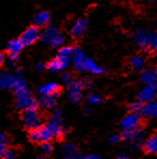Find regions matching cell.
<instances>
[{
    "label": "cell",
    "instance_id": "1",
    "mask_svg": "<svg viewBox=\"0 0 157 159\" xmlns=\"http://www.w3.org/2000/svg\"><path fill=\"white\" fill-rule=\"evenodd\" d=\"M22 120L25 127L29 130H35L41 127V116L37 109H29L23 112Z\"/></svg>",
    "mask_w": 157,
    "mask_h": 159
},
{
    "label": "cell",
    "instance_id": "2",
    "mask_svg": "<svg viewBox=\"0 0 157 159\" xmlns=\"http://www.w3.org/2000/svg\"><path fill=\"white\" fill-rule=\"evenodd\" d=\"M48 128L52 130L54 137H62L65 133V129L62 127V112L56 110L51 114L50 118L46 124Z\"/></svg>",
    "mask_w": 157,
    "mask_h": 159
},
{
    "label": "cell",
    "instance_id": "3",
    "mask_svg": "<svg viewBox=\"0 0 157 159\" xmlns=\"http://www.w3.org/2000/svg\"><path fill=\"white\" fill-rule=\"evenodd\" d=\"M15 104L20 110L26 111L29 109H36L37 102L29 92H25L20 93V95H16Z\"/></svg>",
    "mask_w": 157,
    "mask_h": 159
},
{
    "label": "cell",
    "instance_id": "4",
    "mask_svg": "<svg viewBox=\"0 0 157 159\" xmlns=\"http://www.w3.org/2000/svg\"><path fill=\"white\" fill-rule=\"evenodd\" d=\"M83 85L81 81L73 80L69 85L67 86V96L71 102H80L82 99V92H83Z\"/></svg>",
    "mask_w": 157,
    "mask_h": 159
},
{
    "label": "cell",
    "instance_id": "5",
    "mask_svg": "<svg viewBox=\"0 0 157 159\" xmlns=\"http://www.w3.org/2000/svg\"><path fill=\"white\" fill-rule=\"evenodd\" d=\"M39 38H40V31L38 27L31 26V27H28L23 32L20 38V41L22 42L23 46H29L31 44H34Z\"/></svg>",
    "mask_w": 157,
    "mask_h": 159
},
{
    "label": "cell",
    "instance_id": "6",
    "mask_svg": "<svg viewBox=\"0 0 157 159\" xmlns=\"http://www.w3.org/2000/svg\"><path fill=\"white\" fill-rule=\"evenodd\" d=\"M141 123L139 114L129 113L122 119V128L124 131H133L136 129H139V125Z\"/></svg>",
    "mask_w": 157,
    "mask_h": 159
},
{
    "label": "cell",
    "instance_id": "7",
    "mask_svg": "<svg viewBox=\"0 0 157 159\" xmlns=\"http://www.w3.org/2000/svg\"><path fill=\"white\" fill-rule=\"evenodd\" d=\"M23 48V44L20 41V39H15V40H11L10 42L7 45V52H8L9 58L12 62L17 61L18 59V55H20L21 51Z\"/></svg>",
    "mask_w": 157,
    "mask_h": 159
},
{
    "label": "cell",
    "instance_id": "8",
    "mask_svg": "<svg viewBox=\"0 0 157 159\" xmlns=\"http://www.w3.org/2000/svg\"><path fill=\"white\" fill-rule=\"evenodd\" d=\"M124 140L129 141L133 145H140L143 142L144 139V132L140 129H136L133 131H123V135H122Z\"/></svg>",
    "mask_w": 157,
    "mask_h": 159
},
{
    "label": "cell",
    "instance_id": "9",
    "mask_svg": "<svg viewBox=\"0 0 157 159\" xmlns=\"http://www.w3.org/2000/svg\"><path fill=\"white\" fill-rule=\"evenodd\" d=\"M140 78L145 86H151L157 89V72L155 69L143 70Z\"/></svg>",
    "mask_w": 157,
    "mask_h": 159
},
{
    "label": "cell",
    "instance_id": "10",
    "mask_svg": "<svg viewBox=\"0 0 157 159\" xmlns=\"http://www.w3.org/2000/svg\"><path fill=\"white\" fill-rule=\"evenodd\" d=\"M156 97V88L151 87V86H144L138 95V100L142 102L143 104H146L149 102L154 101Z\"/></svg>",
    "mask_w": 157,
    "mask_h": 159
},
{
    "label": "cell",
    "instance_id": "11",
    "mask_svg": "<svg viewBox=\"0 0 157 159\" xmlns=\"http://www.w3.org/2000/svg\"><path fill=\"white\" fill-rule=\"evenodd\" d=\"M78 71H81V72H84V71H87V72H90L93 74H100L104 71V69L102 67L98 66L93 59L90 58H85V60L83 61V64L81 65V67L79 68Z\"/></svg>",
    "mask_w": 157,
    "mask_h": 159
},
{
    "label": "cell",
    "instance_id": "12",
    "mask_svg": "<svg viewBox=\"0 0 157 159\" xmlns=\"http://www.w3.org/2000/svg\"><path fill=\"white\" fill-rule=\"evenodd\" d=\"M87 20L85 18H79L76 22L73 23V25L71 26L70 32H71V36L73 38H80L85 34L86 29H87Z\"/></svg>",
    "mask_w": 157,
    "mask_h": 159
},
{
    "label": "cell",
    "instance_id": "13",
    "mask_svg": "<svg viewBox=\"0 0 157 159\" xmlns=\"http://www.w3.org/2000/svg\"><path fill=\"white\" fill-rule=\"evenodd\" d=\"M72 50H73V48H72L71 46H62V48H59V51H58L56 59H57L65 68H67L69 61L71 60Z\"/></svg>",
    "mask_w": 157,
    "mask_h": 159
},
{
    "label": "cell",
    "instance_id": "14",
    "mask_svg": "<svg viewBox=\"0 0 157 159\" xmlns=\"http://www.w3.org/2000/svg\"><path fill=\"white\" fill-rule=\"evenodd\" d=\"M149 34L150 32L145 29H138L135 31L133 34V42L137 44L139 48H144L146 50V45H147V39H149Z\"/></svg>",
    "mask_w": 157,
    "mask_h": 159
},
{
    "label": "cell",
    "instance_id": "15",
    "mask_svg": "<svg viewBox=\"0 0 157 159\" xmlns=\"http://www.w3.org/2000/svg\"><path fill=\"white\" fill-rule=\"evenodd\" d=\"M58 34V30L57 28L53 25L51 26H46L43 28L41 32H40V39L43 43H46V44H50L52 42V40L55 38L56 36Z\"/></svg>",
    "mask_w": 157,
    "mask_h": 159
},
{
    "label": "cell",
    "instance_id": "16",
    "mask_svg": "<svg viewBox=\"0 0 157 159\" xmlns=\"http://www.w3.org/2000/svg\"><path fill=\"white\" fill-rule=\"evenodd\" d=\"M9 89L13 90V92L15 93V95H20V93H22L28 92L26 83H25L24 80L22 78H20V76H12Z\"/></svg>",
    "mask_w": 157,
    "mask_h": 159
},
{
    "label": "cell",
    "instance_id": "17",
    "mask_svg": "<svg viewBox=\"0 0 157 159\" xmlns=\"http://www.w3.org/2000/svg\"><path fill=\"white\" fill-rule=\"evenodd\" d=\"M59 86L55 82H48L44 85L40 86L38 92L41 96H51V95H58Z\"/></svg>",
    "mask_w": 157,
    "mask_h": 159
},
{
    "label": "cell",
    "instance_id": "18",
    "mask_svg": "<svg viewBox=\"0 0 157 159\" xmlns=\"http://www.w3.org/2000/svg\"><path fill=\"white\" fill-rule=\"evenodd\" d=\"M141 114L146 118H157V100H154L152 102L143 104V109L141 111Z\"/></svg>",
    "mask_w": 157,
    "mask_h": 159
},
{
    "label": "cell",
    "instance_id": "19",
    "mask_svg": "<svg viewBox=\"0 0 157 159\" xmlns=\"http://www.w3.org/2000/svg\"><path fill=\"white\" fill-rule=\"evenodd\" d=\"M85 58H86V56L83 51H82L81 48H74L73 50H72L71 60H72V64H73L74 68H76V70H79V68L83 64Z\"/></svg>",
    "mask_w": 157,
    "mask_h": 159
},
{
    "label": "cell",
    "instance_id": "20",
    "mask_svg": "<svg viewBox=\"0 0 157 159\" xmlns=\"http://www.w3.org/2000/svg\"><path fill=\"white\" fill-rule=\"evenodd\" d=\"M58 95H51V96H41L39 99L38 104L41 109H52L55 107L56 101H57Z\"/></svg>",
    "mask_w": 157,
    "mask_h": 159
},
{
    "label": "cell",
    "instance_id": "21",
    "mask_svg": "<svg viewBox=\"0 0 157 159\" xmlns=\"http://www.w3.org/2000/svg\"><path fill=\"white\" fill-rule=\"evenodd\" d=\"M50 14L46 11H41L37 13L34 17V24L36 27H46L50 22Z\"/></svg>",
    "mask_w": 157,
    "mask_h": 159
},
{
    "label": "cell",
    "instance_id": "22",
    "mask_svg": "<svg viewBox=\"0 0 157 159\" xmlns=\"http://www.w3.org/2000/svg\"><path fill=\"white\" fill-rule=\"evenodd\" d=\"M145 152L149 154H157V133L149 137L143 143Z\"/></svg>",
    "mask_w": 157,
    "mask_h": 159
},
{
    "label": "cell",
    "instance_id": "23",
    "mask_svg": "<svg viewBox=\"0 0 157 159\" xmlns=\"http://www.w3.org/2000/svg\"><path fill=\"white\" fill-rule=\"evenodd\" d=\"M38 131H39L40 142H48L54 137L52 130H51L46 125L41 126L40 128H38Z\"/></svg>",
    "mask_w": 157,
    "mask_h": 159
},
{
    "label": "cell",
    "instance_id": "24",
    "mask_svg": "<svg viewBox=\"0 0 157 159\" xmlns=\"http://www.w3.org/2000/svg\"><path fill=\"white\" fill-rule=\"evenodd\" d=\"M144 64H145L144 58L140 55L133 56L130 59V66L133 70H136V71H141L144 68Z\"/></svg>",
    "mask_w": 157,
    "mask_h": 159
},
{
    "label": "cell",
    "instance_id": "25",
    "mask_svg": "<svg viewBox=\"0 0 157 159\" xmlns=\"http://www.w3.org/2000/svg\"><path fill=\"white\" fill-rule=\"evenodd\" d=\"M147 50L153 51L157 55V34L156 32H150L149 39H147Z\"/></svg>",
    "mask_w": 157,
    "mask_h": 159
},
{
    "label": "cell",
    "instance_id": "26",
    "mask_svg": "<svg viewBox=\"0 0 157 159\" xmlns=\"http://www.w3.org/2000/svg\"><path fill=\"white\" fill-rule=\"evenodd\" d=\"M11 80H12V76L9 73H7V72H3V73L0 74V90L10 87Z\"/></svg>",
    "mask_w": 157,
    "mask_h": 159
},
{
    "label": "cell",
    "instance_id": "27",
    "mask_svg": "<svg viewBox=\"0 0 157 159\" xmlns=\"http://www.w3.org/2000/svg\"><path fill=\"white\" fill-rule=\"evenodd\" d=\"M48 69L50 70L51 72H59V71H62V70L66 69V68L62 66V65L60 64V62L55 58L54 60H52V61L48 62Z\"/></svg>",
    "mask_w": 157,
    "mask_h": 159
},
{
    "label": "cell",
    "instance_id": "28",
    "mask_svg": "<svg viewBox=\"0 0 157 159\" xmlns=\"http://www.w3.org/2000/svg\"><path fill=\"white\" fill-rule=\"evenodd\" d=\"M8 139L4 133H0V157L3 156L8 151Z\"/></svg>",
    "mask_w": 157,
    "mask_h": 159
},
{
    "label": "cell",
    "instance_id": "29",
    "mask_svg": "<svg viewBox=\"0 0 157 159\" xmlns=\"http://www.w3.org/2000/svg\"><path fill=\"white\" fill-rule=\"evenodd\" d=\"M142 109H143V103H142V102H140L139 100H137V101H133L132 103L129 104L130 113L139 114V113H141Z\"/></svg>",
    "mask_w": 157,
    "mask_h": 159
},
{
    "label": "cell",
    "instance_id": "30",
    "mask_svg": "<svg viewBox=\"0 0 157 159\" xmlns=\"http://www.w3.org/2000/svg\"><path fill=\"white\" fill-rule=\"evenodd\" d=\"M64 42H65L64 36L60 34H58L57 36L52 40V42L50 43V45H52V48H60L62 46V44H64Z\"/></svg>",
    "mask_w": 157,
    "mask_h": 159
},
{
    "label": "cell",
    "instance_id": "31",
    "mask_svg": "<svg viewBox=\"0 0 157 159\" xmlns=\"http://www.w3.org/2000/svg\"><path fill=\"white\" fill-rule=\"evenodd\" d=\"M76 151H78V148H76V144H72V143L66 144V145L62 147V153H64V156L76 154Z\"/></svg>",
    "mask_w": 157,
    "mask_h": 159
},
{
    "label": "cell",
    "instance_id": "32",
    "mask_svg": "<svg viewBox=\"0 0 157 159\" xmlns=\"http://www.w3.org/2000/svg\"><path fill=\"white\" fill-rule=\"evenodd\" d=\"M87 102L90 104H93V106H95V104H99L100 102H101V97H100L98 93H92L87 96Z\"/></svg>",
    "mask_w": 157,
    "mask_h": 159
},
{
    "label": "cell",
    "instance_id": "33",
    "mask_svg": "<svg viewBox=\"0 0 157 159\" xmlns=\"http://www.w3.org/2000/svg\"><path fill=\"white\" fill-rule=\"evenodd\" d=\"M53 151L52 144L48 143V142H43L41 145V152L43 155H50Z\"/></svg>",
    "mask_w": 157,
    "mask_h": 159
},
{
    "label": "cell",
    "instance_id": "34",
    "mask_svg": "<svg viewBox=\"0 0 157 159\" xmlns=\"http://www.w3.org/2000/svg\"><path fill=\"white\" fill-rule=\"evenodd\" d=\"M29 137H30V139H31V141H34V142H40V137H39L38 129L31 130V131H30Z\"/></svg>",
    "mask_w": 157,
    "mask_h": 159
},
{
    "label": "cell",
    "instance_id": "35",
    "mask_svg": "<svg viewBox=\"0 0 157 159\" xmlns=\"http://www.w3.org/2000/svg\"><path fill=\"white\" fill-rule=\"evenodd\" d=\"M62 82H64L66 85L68 86L74 79L72 78V75L70 73H64V74H62Z\"/></svg>",
    "mask_w": 157,
    "mask_h": 159
},
{
    "label": "cell",
    "instance_id": "36",
    "mask_svg": "<svg viewBox=\"0 0 157 159\" xmlns=\"http://www.w3.org/2000/svg\"><path fill=\"white\" fill-rule=\"evenodd\" d=\"M81 82H82V85H83V88L92 87V82H90V80L84 79V80H81Z\"/></svg>",
    "mask_w": 157,
    "mask_h": 159
},
{
    "label": "cell",
    "instance_id": "37",
    "mask_svg": "<svg viewBox=\"0 0 157 159\" xmlns=\"http://www.w3.org/2000/svg\"><path fill=\"white\" fill-rule=\"evenodd\" d=\"M1 159H15V156L11 151H7V153L1 156Z\"/></svg>",
    "mask_w": 157,
    "mask_h": 159
},
{
    "label": "cell",
    "instance_id": "38",
    "mask_svg": "<svg viewBox=\"0 0 157 159\" xmlns=\"http://www.w3.org/2000/svg\"><path fill=\"white\" fill-rule=\"evenodd\" d=\"M80 159H101V158L98 155H95V154H90V155L82 156V157H80Z\"/></svg>",
    "mask_w": 157,
    "mask_h": 159
},
{
    "label": "cell",
    "instance_id": "39",
    "mask_svg": "<svg viewBox=\"0 0 157 159\" xmlns=\"http://www.w3.org/2000/svg\"><path fill=\"white\" fill-rule=\"evenodd\" d=\"M119 140H121V137L118 134H112L111 137H110V141H111L112 143H118Z\"/></svg>",
    "mask_w": 157,
    "mask_h": 159
},
{
    "label": "cell",
    "instance_id": "40",
    "mask_svg": "<svg viewBox=\"0 0 157 159\" xmlns=\"http://www.w3.org/2000/svg\"><path fill=\"white\" fill-rule=\"evenodd\" d=\"M64 159H80V156H78V154H73V155H65Z\"/></svg>",
    "mask_w": 157,
    "mask_h": 159
},
{
    "label": "cell",
    "instance_id": "41",
    "mask_svg": "<svg viewBox=\"0 0 157 159\" xmlns=\"http://www.w3.org/2000/svg\"><path fill=\"white\" fill-rule=\"evenodd\" d=\"M43 69H44V65L42 64V62H38V64L36 65V70H37V71H42Z\"/></svg>",
    "mask_w": 157,
    "mask_h": 159
},
{
    "label": "cell",
    "instance_id": "42",
    "mask_svg": "<svg viewBox=\"0 0 157 159\" xmlns=\"http://www.w3.org/2000/svg\"><path fill=\"white\" fill-rule=\"evenodd\" d=\"M3 60H4V56H3V54L0 52V67L2 66V64H3Z\"/></svg>",
    "mask_w": 157,
    "mask_h": 159
},
{
    "label": "cell",
    "instance_id": "43",
    "mask_svg": "<svg viewBox=\"0 0 157 159\" xmlns=\"http://www.w3.org/2000/svg\"><path fill=\"white\" fill-rule=\"evenodd\" d=\"M90 112V107H85V109H84V113H85V114H88Z\"/></svg>",
    "mask_w": 157,
    "mask_h": 159
},
{
    "label": "cell",
    "instance_id": "44",
    "mask_svg": "<svg viewBox=\"0 0 157 159\" xmlns=\"http://www.w3.org/2000/svg\"><path fill=\"white\" fill-rule=\"evenodd\" d=\"M115 159H128L127 157H126L125 155H121V156H118V158H115Z\"/></svg>",
    "mask_w": 157,
    "mask_h": 159
},
{
    "label": "cell",
    "instance_id": "45",
    "mask_svg": "<svg viewBox=\"0 0 157 159\" xmlns=\"http://www.w3.org/2000/svg\"><path fill=\"white\" fill-rule=\"evenodd\" d=\"M146 2H150V3H153V2H156L157 0H145Z\"/></svg>",
    "mask_w": 157,
    "mask_h": 159
},
{
    "label": "cell",
    "instance_id": "46",
    "mask_svg": "<svg viewBox=\"0 0 157 159\" xmlns=\"http://www.w3.org/2000/svg\"><path fill=\"white\" fill-rule=\"evenodd\" d=\"M39 159H46V158H44V157H41V158H39Z\"/></svg>",
    "mask_w": 157,
    "mask_h": 159
},
{
    "label": "cell",
    "instance_id": "47",
    "mask_svg": "<svg viewBox=\"0 0 157 159\" xmlns=\"http://www.w3.org/2000/svg\"><path fill=\"white\" fill-rule=\"evenodd\" d=\"M155 70H156V72H157V67H156V69H155Z\"/></svg>",
    "mask_w": 157,
    "mask_h": 159
}]
</instances>
